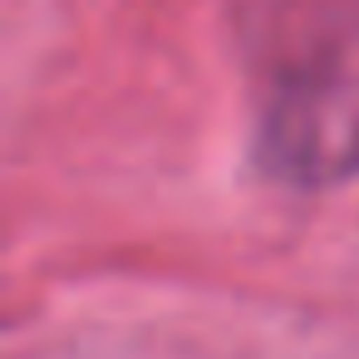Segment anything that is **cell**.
I'll return each mask as SVG.
<instances>
[{"mask_svg":"<svg viewBox=\"0 0 359 359\" xmlns=\"http://www.w3.org/2000/svg\"><path fill=\"white\" fill-rule=\"evenodd\" d=\"M256 148L285 182L359 172V0L315 6L266 40L256 65Z\"/></svg>","mask_w":359,"mask_h":359,"instance_id":"1","label":"cell"}]
</instances>
